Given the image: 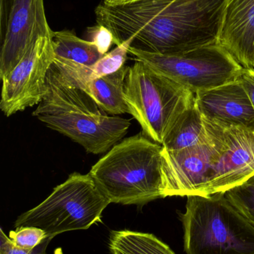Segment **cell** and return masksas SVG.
Here are the masks:
<instances>
[{"instance_id":"6da1fadb","label":"cell","mask_w":254,"mask_h":254,"mask_svg":"<svg viewBox=\"0 0 254 254\" xmlns=\"http://www.w3.org/2000/svg\"><path fill=\"white\" fill-rule=\"evenodd\" d=\"M228 0H138L95 8L116 46L160 55H177L218 43Z\"/></svg>"},{"instance_id":"7a4b0ae2","label":"cell","mask_w":254,"mask_h":254,"mask_svg":"<svg viewBox=\"0 0 254 254\" xmlns=\"http://www.w3.org/2000/svg\"><path fill=\"white\" fill-rule=\"evenodd\" d=\"M32 116L95 155L117 144L131 126V121L107 114L85 91L66 83L53 65Z\"/></svg>"},{"instance_id":"3957f363","label":"cell","mask_w":254,"mask_h":254,"mask_svg":"<svg viewBox=\"0 0 254 254\" xmlns=\"http://www.w3.org/2000/svg\"><path fill=\"white\" fill-rule=\"evenodd\" d=\"M162 150L140 132L113 146L89 173L110 203L144 205L164 198Z\"/></svg>"},{"instance_id":"277c9868","label":"cell","mask_w":254,"mask_h":254,"mask_svg":"<svg viewBox=\"0 0 254 254\" xmlns=\"http://www.w3.org/2000/svg\"><path fill=\"white\" fill-rule=\"evenodd\" d=\"M181 221L187 254H254V225L225 193L189 195Z\"/></svg>"},{"instance_id":"5b68a950","label":"cell","mask_w":254,"mask_h":254,"mask_svg":"<svg viewBox=\"0 0 254 254\" xmlns=\"http://www.w3.org/2000/svg\"><path fill=\"white\" fill-rule=\"evenodd\" d=\"M124 92L129 114L145 135L161 145L180 115L195 102L190 89L140 61L128 67Z\"/></svg>"},{"instance_id":"8992f818","label":"cell","mask_w":254,"mask_h":254,"mask_svg":"<svg viewBox=\"0 0 254 254\" xmlns=\"http://www.w3.org/2000/svg\"><path fill=\"white\" fill-rule=\"evenodd\" d=\"M110 204L89 173H72L44 201L20 215L14 226L40 228L53 239L101 222L103 211Z\"/></svg>"},{"instance_id":"52a82bcc","label":"cell","mask_w":254,"mask_h":254,"mask_svg":"<svg viewBox=\"0 0 254 254\" xmlns=\"http://www.w3.org/2000/svg\"><path fill=\"white\" fill-rule=\"evenodd\" d=\"M129 53L136 61L195 94L238 80L244 69L219 43L177 55H160L134 49H129Z\"/></svg>"},{"instance_id":"ba28073f","label":"cell","mask_w":254,"mask_h":254,"mask_svg":"<svg viewBox=\"0 0 254 254\" xmlns=\"http://www.w3.org/2000/svg\"><path fill=\"white\" fill-rule=\"evenodd\" d=\"M55 59L52 37L34 40L19 64L1 79L0 109L7 117L38 105L46 92V78Z\"/></svg>"},{"instance_id":"9c48e42d","label":"cell","mask_w":254,"mask_h":254,"mask_svg":"<svg viewBox=\"0 0 254 254\" xmlns=\"http://www.w3.org/2000/svg\"><path fill=\"white\" fill-rule=\"evenodd\" d=\"M52 33L43 0H0V78L19 64L31 43Z\"/></svg>"},{"instance_id":"30bf717a","label":"cell","mask_w":254,"mask_h":254,"mask_svg":"<svg viewBox=\"0 0 254 254\" xmlns=\"http://www.w3.org/2000/svg\"><path fill=\"white\" fill-rule=\"evenodd\" d=\"M204 120L209 136L204 143L174 152L163 148L164 198L205 194L212 163L217 152L221 126Z\"/></svg>"},{"instance_id":"8fae6325","label":"cell","mask_w":254,"mask_h":254,"mask_svg":"<svg viewBox=\"0 0 254 254\" xmlns=\"http://www.w3.org/2000/svg\"><path fill=\"white\" fill-rule=\"evenodd\" d=\"M254 176V131L222 126L204 195L225 193Z\"/></svg>"},{"instance_id":"7c38bea8","label":"cell","mask_w":254,"mask_h":254,"mask_svg":"<svg viewBox=\"0 0 254 254\" xmlns=\"http://www.w3.org/2000/svg\"><path fill=\"white\" fill-rule=\"evenodd\" d=\"M195 105L207 120L224 127H241L254 131L253 104L240 78L197 92Z\"/></svg>"},{"instance_id":"4fadbf2b","label":"cell","mask_w":254,"mask_h":254,"mask_svg":"<svg viewBox=\"0 0 254 254\" xmlns=\"http://www.w3.org/2000/svg\"><path fill=\"white\" fill-rule=\"evenodd\" d=\"M218 43L245 68H254V0H228Z\"/></svg>"},{"instance_id":"5bb4252c","label":"cell","mask_w":254,"mask_h":254,"mask_svg":"<svg viewBox=\"0 0 254 254\" xmlns=\"http://www.w3.org/2000/svg\"><path fill=\"white\" fill-rule=\"evenodd\" d=\"M129 49L130 45L123 43L91 65H82L55 57L53 65L66 83L79 88L91 80L116 72L125 66Z\"/></svg>"},{"instance_id":"9a60e30c","label":"cell","mask_w":254,"mask_h":254,"mask_svg":"<svg viewBox=\"0 0 254 254\" xmlns=\"http://www.w3.org/2000/svg\"><path fill=\"white\" fill-rule=\"evenodd\" d=\"M128 67L125 65L116 72L91 80L79 89L87 93L107 114L117 116L129 114L124 92Z\"/></svg>"},{"instance_id":"2e32d148","label":"cell","mask_w":254,"mask_h":254,"mask_svg":"<svg viewBox=\"0 0 254 254\" xmlns=\"http://www.w3.org/2000/svg\"><path fill=\"white\" fill-rule=\"evenodd\" d=\"M208 136L207 123L195 102L176 121L165 137L162 146L171 152L183 150L204 143Z\"/></svg>"},{"instance_id":"e0dca14e","label":"cell","mask_w":254,"mask_h":254,"mask_svg":"<svg viewBox=\"0 0 254 254\" xmlns=\"http://www.w3.org/2000/svg\"><path fill=\"white\" fill-rule=\"evenodd\" d=\"M108 247L111 254H176L153 234L129 230L112 231Z\"/></svg>"},{"instance_id":"ac0fdd59","label":"cell","mask_w":254,"mask_h":254,"mask_svg":"<svg viewBox=\"0 0 254 254\" xmlns=\"http://www.w3.org/2000/svg\"><path fill=\"white\" fill-rule=\"evenodd\" d=\"M52 40L55 57L76 64L91 65L104 56L92 42L82 40L69 30L53 31Z\"/></svg>"},{"instance_id":"d6986e66","label":"cell","mask_w":254,"mask_h":254,"mask_svg":"<svg viewBox=\"0 0 254 254\" xmlns=\"http://www.w3.org/2000/svg\"><path fill=\"white\" fill-rule=\"evenodd\" d=\"M226 198L254 225V176L225 193Z\"/></svg>"},{"instance_id":"ffe728a7","label":"cell","mask_w":254,"mask_h":254,"mask_svg":"<svg viewBox=\"0 0 254 254\" xmlns=\"http://www.w3.org/2000/svg\"><path fill=\"white\" fill-rule=\"evenodd\" d=\"M8 237L16 247L31 251L49 237L40 228L19 227L16 228V231H10Z\"/></svg>"},{"instance_id":"44dd1931","label":"cell","mask_w":254,"mask_h":254,"mask_svg":"<svg viewBox=\"0 0 254 254\" xmlns=\"http://www.w3.org/2000/svg\"><path fill=\"white\" fill-rule=\"evenodd\" d=\"M90 40L98 49V52L102 55L108 53L109 49L114 43V36L113 33L104 25H97L90 28L88 31Z\"/></svg>"},{"instance_id":"7402d4cb","label":"cell","mask_w":254,"mask_h":254,"mask_svg":"<svg viewBox=\"0 0 254 254\" xmlns=\"http://www.w3.org/2000/svg\"><path fill=\"white\" fill-rule=\"evenodd\" d=\"M254 108V68H245L240 77Z\"/></svg>"},{"instance_id":"603a6c76","label":"cell","mask_w":254,"mask_h":254,"mask_svg":"<svg viewBox=\"0 0 254 254\" xmlns=\"http://www.w3.org/2000/svg\"><path fill=\"white\" fill-rule=\"evenodd\" d=\"M52 240V237H47L45 239L39 246L33 249L32 250L29 251L28 254H46V249Z\"/></svg>"},{"instance_id":"cb8c5ba5","label":"cell","mask_w":254,"mask_h":254,"mask_svg":"<svg viewBox=\"0 0 254 254\" xmlns=\"http://www.w3.org/2000/svg\"><path fill=\"white\" fill-rule=\"evenodd\" d=\"M135 1H138V0H104V2L112 5H116V4H126V3Z\"/></svg>"}]
</instances>
